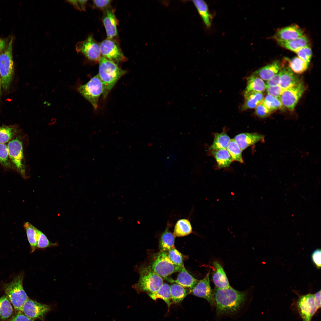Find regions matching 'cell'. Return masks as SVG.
<instances>
[{"label":"cell","mask_w":321,"mask_h":321,"mask_svg":"<svg viewBox=\"0 0 321 321\" xmlns=\"http://www.w3.org/2000/svg\"><path fill=\"white\" fill-rule=\"evenodd\" d=\"M23 226L30 246L31 252H33L37 248V240L40 230L29 222L25 223Z\"/></svg>","instance_id":"30"},{"label":"cell","mask_w":321,"mask_h":321,"mask_svg":"<svg viewBox=\"0 0 321 321\" xmlns=\"http://www.w3.org/2000/svg\"><path fill=\"white\" fill-rule=\"evenodd\" d=\"M234 139L242 151L259 141H264V136L257 133H243L236 136Z\"/></svg>","instance_id":"17"},{"label":"cell","mask_w":321,"mask_h":321,"mask_svg":"<svg viewBox=\"0 0 321 321\" xmlns=\"http://www.w3.org/2000/svg\"><path fill=\"white\" fill-rule=\"evenodd\" d=\"M170 290L171 300L175 303L181 302L190 293V289H188L176 283L170 286Z\"/></svg>","instance_id":"27"},{"label":"cell","mask_w":321,"mask_h":321,"mask_svg":"<svg viewBox=\"0 0 321 321\" xmlns=\"http://www.w3.org/2000/svg\"><path fill=\"white\" fill-rule=\"evenodd\" d=\"M7 45L6 40L0 38V54L4 50Z\"/></svg>","instance_id":"50"},{"label":"cell","mask_w":321,"mask_h":321,"mask_svg":"<svg viewBox=\"0 0 321 321\" xmlns=\"http://www.w3.org/2000/svg\"><path fill=\"white\" fill-rule=\"evenodd\" d=\"M100 47L103 57L117 64L127 59L119 45L112 39L103 40L100 43Z\"/></svg>","instance_id":"12"},{"label":"cell","mask_w":321,"mask_h":321,"mask_svg":"<svg viewBox=\"0 0 321 321\" xmlns=\"http://www.w3.org/2000/svg\"><path fill=\"white\" fill-rule=\"evenodd\" d=\"M272 113L278 110H283L284 107L279 99L268 94L262 102Z\"/></svg>","instance_id":"35"},{"label":"cell","mask_w":321,"mask_h":321,"mask_svg":"<svg viewBox=\"0 0 321 321\" xmlns=\"http://www.w3.org/2000/svg\"><path fill=\"white\" fill-rule=\"evenodd\" d=\"M111 0H94L93 1V5L95 7L100 9H106L110 5Z\"/></svg>","instance_id":"46"},{"label":"cell","mask_w":321,"mask_h":321,"mask_svg":"<svg viewBox=\"0 0 321 321\" xmlns=\"http://www.w3.org/2000/svg\"><path fill=\"white\" fill-rule=\"evenodd\" d=\"M272 113L262 103L256 108L255 114L259 117L264 118L269 116Z\"/></svg>","instance_id":"42"},{"label":"cell","mask_w":321,"mask_h":321,"mask_svg":"<svg viewBox=\"0 0 321 321\" xmlns=\"http://www.w3.org/2000/svg\"><path fill=\"white\" fill-rule=\"evenodd\" d=\"M295 53L297 54L298 57L309 64L312 55V50L310 46L302 48Z\"/></svg>","instance_id":"40"},{"label":"cell","mask_w":321,"mask_h":321,"mask_svg":"<svg viewBox=\"0 0 321 321\" xmlns=\"http://www.w3.org/2000/svg\"><path fill=\"white\" fill-rule=\"evenodd\" d=\"M294 305L303 321H311L318 310L315 303L314 294L299 296Z\"/></svg>","instance_id":"9"},{"label":"cell","mask_w":321,"mask_h":321,"mask_svg":"<svg viewBox=\"0 0 321 321\" xmlns=\"http://www.w3.org/2000/svg\"><path fill=\"white\" fill-rule=\"evenodd\" d=\"M56 243H52L48 240L46 236L40 231L37 242V248H44L56 246Z\"/></svg>","instance_id":"41"},{"label":"cell","mask_w":321,"mask_h":321,"mask_svg":"<svg viewBox=\"0 0 321 321\" xmlns=\"http://www.w3.org/2000/svg\"><path fill=\"white\" fill-rule=\"evenodd\" d=\"M139 279L133 286L138 292H154L163 284V278L155 273L149 266H141L139 268Z\"/></svg>","instance_id":"3"},{"label":"cell","mask_w":321,"mask_h":321,"mask_svg":"<svg viewBox=\"0 0 321 321\" xmlns=\"http://www.w3.org/2000/svg\"><path fill=\"white\" fill-rule=\"evenodd\" d=\"M149 266L155 273L165 278L174 273L180 272L183 267L174 265L169 259L167 253L161 251L154 255Z\"/></svg>","instance_id":"6"},{"label":"cell","mask_w":321,"mask_h":321,"mask_svg":"<svg viewBox=\"0 0 321 321\" xmlns=\"http://www.w3.org/2000/svg\"><path fill=\"white\" fill-rule=\"evenodd\" d=\"M212 152L220 168L228 167L233 161L226 149L212 151Z\"/></svg>","instance_id":"31"},{"label":"cell","mask_w":321,"mask_h":321,"mask_svg":"<svg viewBox=\"0 0 321 321\" xmlns=\"http://www.w3.org/2000/svg\"><path fill=\"white\" fill-rule=\"evenodd\" d=\"M11 321H34L24 315L21 311L17 312L11 320Z\"/></svg>","instance_id":"48"},{"label":"cell","mask_w":321,"mask_h":321,"mask_svg":"<svg viewBox=\"0 0 321 321\" xmlns=\"http://www.w3.org/2000/svg\"><path fill=\"white\" fill-rule=\"evenodd\" d=\"M277 43L282 47L295 53L302 48L310 46L309 40L304 35L291 40Z\"/></svg>","instance_id":"23"},{"label":"cell","mask_w":321,"mask_h":321,"mask_svg":"<svg viewBox=\"0 0 321 321\" xmlns=\"http://www.w3.org/2000/svg\"><path fill=\"white\" fill-rule=\"evenodd\" d=\"M13 37L12 36L4 50L0 54V75L3 89L7 90L11 84L14 73L12 56Z\"/></svg>","instance_id":"4"},{"label":"cell","mask_w":321,"mask_h":321,"mask_svg":"<svg viewBox=\"0 0 321 321\" xmlns=\"http://www.w3.org/2000/svg\"><path fill=\"white\" fill-rule=\"evenodd\" d=\"M103 22L106 30L107 39H112L117 35L118 21L113 10L108 9L106 10Z\"/></svg>","instance_id":"16"},{"label":"cell","mask_w":321,"mask_h":321,"mask_svg":"<svg viewBox=\"0 0 321 321\" xmlns=\"http://www.w3.org/2000/svg\"><path fill=\"white\" fill-rule=\"evenodd\" d=\"M266 89L268 94L278 98H279L284 90L279 85L266 86Z\"/></svg>","instance_id":"43"},{"label":"cell","mask_w":321,"mask_h":321,"mask_svg":"<svg viewBox=\"0 0 321 321\" xmlns=\"http://www.w3.org/2000/svg\"><path fill=\"white\" fill-rule=\"evenodd\" d=\"M289 67L293 72L296 74H301L308 68L309 64L306 62L298 56L289 60Z\"/></svg>","instance_id":"36"},{"label":"cell","mask_w":321,"mask_h":321,"mask_svg":"<svg viewBox=\"0 0 321 321\" xmlns=\"http://www.w3.org/2000/svg\"><path fill=\"white\" fill-rule=\"evenodd\" d=\"M67 1L78 10L81 11L86 10V4L87 0H68Z\"/></svg>","instance_id":"45"},{"label":"cell","mask_w":321,"mask_h":321,"mask_svg":"<svg viewBox=\"0 0 321 321\" xmlns=\"http://www.w3.org/2000/svg\"><path fill=\"white\" fill-rule=\"evenodd\" d=\"M17 127L15 126H2L0 127V143L9 142L18 132Z\"/></svg>","instance_id":"34"},{"label":"cell","mask_w":321,"mask_h":321,"mask_svg":"<svg viewBox=\"0 0 321 321\" xmlns=\"http://www.w3.org/2000/svg\"><path fill=\"white\" fill-rule=\"evenodd\" d=\"M98 74L103 84L104 91L102 94L105 98L119 79L125 74L126 71L120 68L117 64L104 57H101L99 61Z\"/></svg>","instance_id":"2"},{"label":"cell","mask_w":321,"mask_h":321,"mask_svg":"<svg viewBox=\"0 0 321 321\" xmlns=\"http://www.w3.org/2000/svg\"><path fill=\"white\" fill-rule=\"evenodd\" d=\"M210 271L202 279L199 281L195 286L190 289V293L196 296L206 300L211 306H215L213 292L209 280Z\"/></svg>","instance_id":"14"},{"label":"cell","mask_w":321,"mask_h":321,"mask_svg":"<svg viewBox=\"0 0 321 321\" xmlns=\"http://www.w3.org/2000/svg\"><path fill=\"white\" fill-rule=\"evenodd\" d=\"M226 149L233 160L240 163H243L242 156V151L234 139H231Z\"/></svg>","instance_id":"37"},{"label":"cell","mask_w":321,"mask_h":321,"mask_svg":"<svg viewBox=\"0 0 321 321\" xmlns=\"http://www.w3.org/2000/svg\"><path fill=\"white\" fill-rule=\"evenodd\" d=\"M266 84L258 76L253 75L247 79V86L244 94L251 91L262 93L266 89Z\"/></svg>","instance_id":"26"},{"label":"cell","mask_w":321,"mask_h":321,"mask_svg":"<svg viewBox=\"0 0 321 321\" xmlns=\"http://www.w3.org/2000/svg\"><path fill=\"white\" fill-rule=\"evenodd\" d=\"M314 295L315 303L319 309L321 307V290L314 294Z\"/></svg>","instance_id":"49"},{"label":"cell","mask_w":321,"mask_h":321,"mask_svg":"<svg viewBox=\"0 0 321 321\" xmlns=\"http://www.w3.org/2000/svg\"><path fill=\"white\" fill-rule=\"evenodd\" d=\"M213 142L210 149L212 151L222 149H226L231 139L224 131L221 133L214 134Z\"/></svg>","instance_id":"33"},{"label":"cell","mask_w":321,"mask_h":321,"mask_svg":"<svg viewBox=\"0 0 321 321\" xmlns=\"http://www.w3.org/2000/svg\"><path fill=\"white\" fill-rule=\"evenodd\" d=\"M282 67L279 61L276 60L255 71L253 75L267 81L277 74Z\"/></svg>","instance_id":"20"},{"label":"cell","mask_w":321,"mask_h":321,"mask_svg":"<svg viewBox=\"0 0 321 321\" xmlns=\"http://www.w3.org/2000/svg\"><path fill=\"white\" fill-rule=\"evenodd\" d=\"M280 75L279 72L270 79L268 80L266 83V86H275L279 85Z\"/></svg>","instance_id":"47"},{"label":"cell","mask_w":321,"mask_h":321,"mask_svg":"<svg viewBox=\"0 0 321 321\" xmlns=\"http://www.w3.org/2000/svg\"><path fill=\"white\" fill-rule=\"evenodd\" d=\"M213 292L218 316L235 313L246 300V292L236 290L231 286L223 289L215 287Z\"/></svg>","instance_id":"1"},{"label":"cell","mask_w":321,"mask_h":321,"mask_svg":"<svg viewBox=\"0 0 321 321\" xmlns=\"http://www.w3.org/2000/svg\"><path fill=\"white\" fill-rule=\"evenodd\" d=\"M23 275L21 273L4 286V290L15 309L21 311L25 302L29 298L23 287Z\"/></svg>","instance_id":"5"},{"label":"cell","mask_w":321,"mask_h":321,"mask_svg":"<svg viewBox=\"0 0 321 321\" xmlns=\"http://www.w3.org/2000/svg\"><path fill=\"white\" fill-rule=\"evenodd\" d=\"M192 232V228L189 221L187 219H181L176 222L173 234L175 237H182L187 236Z\"/></svg>","instance_id":"32"},{"label":"cell","mask_w":321,"mask_h":321,"mask_svg":"<svg viewBox=\"0 0 321 321\" xmlns=\"http://www.w3.org/2000/svg\"><path fill=\"white\" fill-rule=\"evenodd\" d=\"M78 90L96 109L99 97L104 91L103 85L98 75L94 76L86 84L81 85Z\"/></svg>","instance_id":"7"},{"label":"cell","mask_w":321,"mask_h":321,"mask_svg":"<svg viewBox=\"0 0 321 321\" xmlns=\"http://www.w3.org/2000/svg\"><path fill=\"white\" fill-rule=\"evenodd\" d=\"M10 160L15 169L23 178H26L22 143L18 137L10 141L7 145Z\"/></svg>","instance_id":"8"},{"label":"cell","mask_w":321,"mask_h":321,"mask_svg":"<svg viewBox=\"0 0 321 321\" xmlns=\"http://www.w3.org/2000/svg\"><path fill=\"white\" fill-rule=\"evenodd\" d=\"M244 96L245 101L241 108L242 111L256 108L262 102L264 98L262 93L255 91L244 94Z\"/></svg>","instance_id":"22"},{"label":"cell","mask_w":321,"mask_h":321,"mask_svg":"<svg viewBox=\"0 0 321 321\" xmlns=\"http://www.w3.org/2000/svg\"><path fill=\"white\" fill-rule=\"evenodd\" d=\"M304 35L302 29L296 25H293L278 29L273 38L277 42L287 41L295 39Z\"/></svg>","instance_id":"15"},{"label":"cell","mask_w":321,"mask_h":321,"mask_svg":"<svg viewBox=\"0 0 321 321\" xmlns=\"http://www.w3.org/2000/svg\"><path fill=\"white\" fill-rule=\"evenodd\" d=\"M75 49L77 53L91 61H99L101 57L100 45L91 35L84 40L77 43Z\"/></svg>","instance_id":"11"},{"label":"cell","mask_w":321,"mask_h":321,"mask_svg":"<svg viewBox=\"0 0 321 321\" xmlns=\"http://www.w3.org/2000/svg\"><path fill=\"white\" fill-rule=\"evenodd\" d=\"M321 252L320 249L315 250L311 254L312 260L315 266L318 268H320L321 265Z\"/></svg>","instance_id":"44"},{"label":"cell","mask_w":321,"mask_h":321,"mask_svg":"<svg viewBox=\"0 0 321 321\" xmlns=\"http://www.w3.org/2000/svg\"><path fill=\"white\" fill-rule=\"evenodd\" d=\"M167 279L170 282L177 283L185 288H189L190 289H192L199 281L187 272L184 266L182 268L176 280Z\"/></svg>","instance_id":"21"},{"label":"cell","mask_w":321,"mask_h":321,"mask_svg":"<svg viewBox=\"0 0 321 321\" xmlns=\"http://www.w3.org/2000/svg\"><path fill=\"white\" fill-rule=\"evenodd\" d=\"M279 86L284 90L295 85L300 80L289 67H282L279 71Z\"/></svg>","instance_id":"19"},{"label":"cell","mask_w":321,"mask_h":321,"mask_svg":"<svg viewBox=\"0 0 321 321\" xmlns=\"http://www.w3.org/2000/svg\"><path fill=\"white\" fill-rule=\"evenodd\" d=\"M9 155L7 146L5 144L0 143V163L7 168H12Z\"/></svg>","instance_id":"39"},{"label":"cell","mask_w":321,"mask_h":321,"mask_svg":"<svg viewBox=\"0 0 321 321\" xmlns=\"http://www.w3.org/2000/svg\"><path fill=\"white\" fill-rule=\"evenodd\" d=\"M1 78H0V99H1Z\"/></svg>","instance_id":"51"},{"label":"cell","mask_w":321,"mask_h":321,"mask_svg":"<svg viewBox=\"0 0 321 321\" xmlns=\"http://www.w3.org/2000/svg\"><path fill=\"white\" fill-rule=\"evenodd\" d=\"M168 251V256L174 265L181 268L184 266L182 255L175 247Z\"/></svg>","instance_id":"38"},{"label":"cell","mask_w":321,"mask_h":321,"mask_svg":"<svg viewBox=\"0 0 321 321\" xmlns=\"http://www.w3.org/2000/svg\"><path fill=\"white\" fill-rule=\"evenodd\" d=\"M149 296L153 300H155L158 298L163 300L167 305L169 308L172 303L171 296L170 285L163 283L160 288L156 292L148 293Z\"/></svg>","instance_id":"29"},{"label":"cell","mask_w":321,"mask_h":321,"mask_svg":"<svg viewBox=\"0 0 321 321\" xmlns=\"http://www.w3.org/2000/svg\"><path fill=\"white\" fill-rule=\"evenodd\" d=\"M11 304L6 295L0 298V319L1 321L11 320L14 316Z\"/></svg>","instance_id":"24"},{"label":"cell","mask_w":321,"mask_h":321,"mask_svg":"<svg viewBox=\"0 0 321 321\" xmlns=\"http://www.w3.org/2000/svg\"><path fill=\"white\" fill-rule=\"evenodd\" d=\"M50 310V307L29 298L23 305L21 311L33 320L43 319L45 314Z\"/></svg>","instance_id":"13"},{"label":"cell","mask_w":321,"mask_h":321,"mask_svg":"<svg viewBox=\"0 0 321 321\" xmlns=\"http://www.w3.org/2000/svg\"><path fill=\"white\" fill-rule=\"evenodd\" d=\"M306 88L303 82L300 80L295 85L284 90L279 98L284 107L293 111Z\"/></svg>","instance_id":"10"},{"label":"cell","mask_w":321,"mask_h":321,"mask_svg":"<svg viewBox=\"0 0 321 321\" xmlns=\"http://www.w3.org/2000/svg\"><path fill=\"white\" fill-rule=\"evenodd\" d=\"M213 266L214 269L213 273L212 279L215 287L220 289L230 287L228 278L221 264L218 262L215 261L213 262Z\"/></svg>","instance_id":"18"},{"label":"cell","mask_w":321,"mask_h":321,"mask_svg":"<svg viewBox=\"0 0 321 321\" xmlns=\"http://www.w3.org/2000/svg\"><path fill=\"white\" fill-rule=\"evenodd\" d=\"M169 225H168L164 231L160 236L159 245L161 251H168L174 246L175 236L169 230Z\"/></svg>","instance_id":"28"},{"label":"cell","mask_w":321,"mask_h":321,"mask_svg":"<svg viewBox=\"0 0 321 321\" xmlns=\"http://www.w3.org/2000/svg\"><path fill=\"white\" fill-rule=\"evenodd\" d=\"M192 2L205 25L207 28H209L211 24L212 16L207 4L202 0H194Z\"/></svg>","instance_id":"25"}]
</instances>
